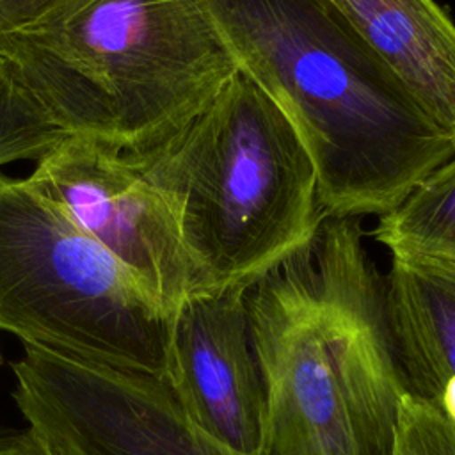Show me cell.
<instances>
[{
	"mask_svg": "<svg viewBox=\"0 0 455 455\" xmlns=\"http://www.w3.org/2000/svg\"><path fill=\"white\" fill-rule=\"evenodd\" d=\"M132 160L171 203L204 293L251 288L327 219L307 149L242 71L172 140Z\"/></svg>",
	"mask_w": 455,
	"mask_h": 455,
	"instance_id": "277c9868",
	"label": "cell"
},
{
	"mask_svg": "<svg viewBox=\"0 0 455 455\" xmlns=\"http://www.w3.org/2000/svg\"><path fill=\"white\" fill-rule=\"evenodd\" d=\"M68 137L21 80L16 66L0 55V167L39 160Z\"/></svg>",
	"mask_w": 455,
	"mask_h": 455,
	"instance_id": "7c38bea8",
	"label": "cell"
},
{
	"mask_svg": "<svg viewBox=\"0 0 455 455\" xmlns=\"http://www.w3.org/2000/svg\"><path fill=\"white\" fill-rule=\"evenodd\" d=\"M27 178L59 201L167 315L204 293L171 203L132 158L68 135L36 160Z\"/></svg>",
	"mask_w": 455,
	"mask_h": 455,
	"instance_id": "52a82bcc",
	"label": "cell"
},
{
	"mask_svg": "<svg viewBox=\"0 0 455 455\" xmlns=\"http://www.w3.org/2000/svg\"><path fill=\"white\" fill-rule=\"evenodd\" d=\"M455 140V23L435 0H327Z\"/></svg>",
	"mask_w": 455,
	"mask_h": 455,
	"instance_id": "30bf717a",
	"label": "cell"
},
{
	"mask_svg": "<svg viewBox=\"0 0 455 455\" xmlns=\"http://www.w3.org/2000/svg\"><path fill=\"white\" fill-rule=\"evenodd\" d=\"M0 455H52L30 427H0Z\"/></svg>",
	"mask_w": 455,
	"mask_h": 455,
	"instance_id": "9a60e30c",
	"label": "cell"
},
{
	"mask_svg": "<svg viewBox=\"0 0 455 455\" xmlns=\"http://www.w3.org/2000/svg\"><path fill=\"white\" fill-rule=\"evenodd\" d=\"M238 71L307 149L329 219L384 215L455 140L327 0H208Z\"/></svg>",
	"mask_w": 455,
	"mask_h": 455,
	"instance_id": "7a4b0ae2",
	"label": "cell"
},
{
	"mask_svg": "<svg viewBox=\"0 0 455 455\" xmlns=\"http://www.w3.org/2000/svg\"><path fill=\"white\" fill-rule=\"evenodd\" d=\"M12 398L52 455H245L185 414L164 377L27 347Z\"/></svg>",
	"mask_w": 455,
	"mask_h": 455,
	"instance_id": "8992f818",
	"label": "cell"
},
{
	"mask_svg": "<svg viewBox=\"0 0 455 455\" xmlns=\"http://www.w3.org/2000/svg\"><path fill=\"white\" fill-rule=\"evenodd\" d=\"M2 55L68 135L128 158L172 140L238 71L208 0H75Z\"/></svg>",
	"mask_w": 455,
	"mask_h": 455,
	"instance_id": "3957f363",
	"label": "cell"
},
{
	"mask_svg": "<svg viewBox=\"0 0 455 455\" xmlns=\"http://www.w3.org/2000/svg\"><path fill=\"white\" fill-rule=\"evenodd\" d=\"M265 391L261 455H391L407 393L384 277L354 219L315 238L247 291Z\"/></svg>",
	"mask_w": 455,
	"mask_h": 455,
	"instance_id": "6da1fadb",
	"label": "cell"
},
{
	"mask_svg": "<svg viewBox=\"0 0 455 455\" xmlns=\"http://www.w3.org/2000/svg\"><path fill=\"white\" fill-rule=\"evenodd\" d=\"M247 291L215 290L183 302L172 318L165 380L199 430L240 453L261 455L265 391Z\"/></svg>",
	"mask_w": 455,
	"mask_h": 455,
	"instance_id": "ba28073f",
	"label": "cell"
},
{
	"mask_svg": "<svg viewBox=\"0 0 455 455\" xmlns=\"http://www.w3.org/2000/svg\"><path fill=\"white\" fill-rule=\"evenodd\" d=\"M172 318L59 201L0 174V331L165 379Z\"/></svg>",
	"mask_w": 455,
	"mask_h": 455,
	"instance_id": "5b68a950",
	"label": "cell"
},
{
	"mask_svg": "<svg viewBox=\"0 0 455 455\" xmlns=\"http://www.w3.org/2000/svg\"><path fill=\"white\" fill-rule=\"evenodd\" d=\"M384 293L407 393L455 425V263L393 258Z\"/></svg>",
	"mask_w": 455,
	"mask_h": 455,
	"instance_id": "9c48e42d",
	"label": "cell"
},
{
	"mask_svg": "<svg viewBox=\"0 0 455 455\" xmlns=\"http://www.w3.org/2000/svg\"><path fill=\"white\" fill-rule=\"evenodd\" d=\"M391 455H455V425L434 407L405 393L398 405Z\"/></svg>",
	"mask_w": 455,
	"mask_h": 455,
	"instance_id": "4fadbf2b",
	"label": "cell"
},
{
	"mask_svg": "<svg viewBox=\"0 0 455 455\" xmlns=\"http://www.w3.org/2000/svg\"><path fill=\"white\" fill-rule=\"evenodd\" d=\"M373 235L393 258L455 263V155L380 215Z\"/></svg>",
	"mask_w": 455,
	"mask_h": 455,
	"instance_id": "8fae6325",
	"label": "cell"
},
{
	"mask_svg": "<svg viewBox=\"0 0 455 455\" xmlns=\"http://www.w3.org/2000/svg\"><path fill=\"white\" fill-rule=\"evenodd\" d=\"M75 0H0V55L9 41Z\"/></svg>",
	"mask_w": 455,
	"mask_h": 455,
	"instance_id": "5bb4252c",
	"label": "cell"
}]
</instances>
